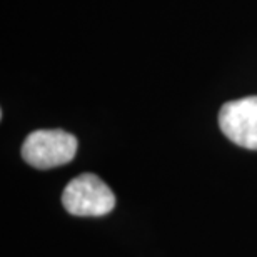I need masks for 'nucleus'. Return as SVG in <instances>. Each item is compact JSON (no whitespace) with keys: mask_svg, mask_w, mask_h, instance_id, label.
Wrapping results in <instances>:
<instances>
[{"mask_svg":"<svg viewBox=\"0 0 257 257\" xmlns=\"http://www.w3.org/2000/svg\"><path fill=\"white\" fill-rule=\"evenodd\" d=\"M219 127L229 141L257 151V95L224 104L219 110Z\"/></svg>","mask_w":257,"mask_h":257,"instance_id":"3","label":"nucleus"},{"mask_svg":"<svg viewBox=\"0 0 257 257\" xmlns=\"http://www.w3.org/2000/svg\"><path fill=\"white\" fill-rule=\"evenodd\" d=\"M65 210L79 217H100L115 207V195L94 174H80L72 179L62 194Z\"/></svg>","mask_w":257,"mask_h":257,"instance_id":"1","label":"nucleus"},{"mask_svg":"<svg viewBox=\"0 0 257 257\" xmlns=\"http://www.w3.org/2000/svg\"><path fill=\"white\" fill-rule=\"evenodd\" d=\"M77 154V139L72 134L52 128L29 134L22 146L24 161L35 169H54L69 164Z\"/></svg>","mask_w":257,"mask_h":257,"instance_id":"2","label":"nucleus"}]
</instances>
